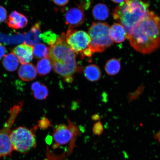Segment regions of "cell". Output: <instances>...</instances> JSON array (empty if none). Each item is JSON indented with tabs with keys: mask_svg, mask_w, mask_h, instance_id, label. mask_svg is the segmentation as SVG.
Segmentation results:
<instances>
[{
	"mask_svg": "<svg viewBox=\"0 0 160 160\" xmlns=\"http://www.w3.org/2000/svg\"><path fill=\"white\" fill-rule=\"evenodd\" d=\"M52 66L49 58L40 60L37 65V73L40 76H44L49 74L51 71Z\"/></svg>",
	"mask_w": 160,
	"mask_h": 160,
	"instance_id": "20",
	"label": "cell"
},
{
	"mask_svg": "<svg viewBox=\"0 0 160 160\" xmlns=\"http://www.w3.org/2000/svg\"><path fill=\"white\" fill-rule=\"evenodd\" d=\"M92 118L93 121H99L100 119H101V117L98 114H96L92 116Z\"/></svg>",
	"mask_w": 160,
	"mask_h": 160,
	"instance_id": "30",
	"label": "cell"
},
{
	"mask_svg": "<svg viewBox=\"0 0 160 160\" xmlns=\"http://www.w3.org/2000/svg\"><path fill=\"white\" fill-rule=\"evenodd\" d=\"M37 126L31 129L19 127L11 132V139L14 151L26 153L37 147L36 131Z\"/></svg>",
	"mask_w": 160,
	"mask_h": 160,
	"instance_id": "6",
	"label": "cell"
},
{
	"mask_svg": "<svg viewBox=\"0 0 160 160\" xmlns=\"http://www.w3.org/2000/svg\"><path fill=\"white\" fill-rule=\"evenodd\" d=\"M18 76L24 81H30L34 79L37 75V69L33 64H23L20 67L18 70Z\"/></svg>",
	"mask_w": 160,
	"mask_h": 160,
	"instance_id": "12",
	"label": "cell"
},
{
	"mask_svg": "<svg viewBox=\"0 0 160 160\" xmlns=\"http://www.w3.org/2000/svg\"><path fill=\"white\" fill-rule=\"evenodd\" d=\"M110 27L106 22H93L88 34L91 38V47L93 53H101L113 45L110 35Z\"/></svg>",
	"mask_w": 160,
	"mask_h": 160,
	"instance_id": "4",
	"label": "cell"
},
{
	"mask_svg": "<svg viewBox=\"0 0 160 160\" xmlns=\"http://www.w3.org/2000/svg\"><path fill=\"white\" fill-rule=\"evenodd\" d=\"M6 52H7V49L5 46L2 44L0 43V59L5 56Z\"/></svg>",
	"mask_w": 160,
	"mask_h": 160,
	"instance_id": "29",
	"label": "cell"
},
{
	"mask_svg": "<svg viewBox=\"0 0 160 160\" xmlns=\"http://www.w3.org/2000/svg\"><path fill=\"white\" fill-rule=\"evenodd\" d=\"M49 49L48 58L54 71L67 83L72 82L74 74L80 68L76 62V54L66 42L65 34L59 36L56 43Z\"/></svg>",
	"mask_w": 160,
	"mask_h": 160,
	"instance_id": "2",
	"label": "cell"
},
{
	"mask_svg": "<svg viewBox=\"0 0 160 160\" xmlns=\"http://www.w3.org/2000/svg\"><path fill=\"white\" fill-rule=\"evenodd\" d=\"M92 13L95 19L98 21H104L108 18L109 10L105 4L100 3L93 8Z\"/></svg>",
	"mask_w": 160,
	"mask_h": 160,
	"instance_id": "17",
	"label": "cell"
},
{
	"mask_svg": "<svg viewBox=\"0 0 160 160\" xmlns=\"http://www.w3.org/2000/svg\"><path fill=\"white\" fill-rule=\"evenodd\" d=\"M109 32L112 39L116 43L123 42L128 38L127 32L120 23L113 24L110 27Z\"/></svg>",
	"mask_w": 160,
	"mask_h": 160,
	"instance_id": "13",
	"label": "cell"
},
{
	"mask_svg": "<svg viewBox=\"0 0 160 160\" xmlns=\"http://www.w3.org/2000/svg\"><path fill=\"white\" fill-rule=\"evenodd\" d=\"M69 0H52L54 3L60 7L67 5Z\"/></svg>",
	"mask_w": 160,
	"mask_h": 160,
	"instance_id": "28",
	"label": "cell"
},
{
	"mask_svg": "<svg viewBox=\"0 0 160 160\" xmlns=\"http://www.w3.org/2000/svg\"><path fill=\"white\" fill-rule=\"evenodd\" d=\"M121 63L118 59L113 58L107 62L105 66L106 72L108 75L113 76L118 74L121 69Z\"/></svg>",
	"mask_w": 160,
	"mask_h": 160,
	"instance_id": "18",
	"label": "cell"
},
{
	"mask_svg": "<svg viewBox=\"0 0 160 160\" xmlns=\"http://www.w3.org/2000/svg\"><path fill=\"white\" fill-rule=\"evenodd\" d=\"M31 89L34 97L38 100H45L48 96L49 91L47 86L40 82H35L32 84Z\"/></svg>",
	"mask_w": 160,
	"mask_h": 160,
	"instance_id": "15",
	"label": "cell"
},
{
	"mask_svg": "<svg viewBox=\"0 0 160 160\" xmlns=\"http://www.w3.org/2000/svg\"><path fill=\"white\" fill-rule=\"evenodd\" d=\"M103 127L102 124L100 121H98L94 125L93 128V133L95 135H101L103 131Z\"/></svg>",
	"mask_w": 160,
	"mask_h": 160,
	"instance_id": "25",
	"label": "cell"
},
{
	"mask_svg": "<svg viewBox=\"0 0 160 160\" xmlns=\"http://www.w3.org/2000/svg\"><path fill=\"white\" fill-rule=\"evenodd\" d=\"M28 22L25 15L16 11L12 12L6 21L8 27L14 29L23 28L28 25Z\"/></svg>",
	"mask_w": 160,
	"mask_h": 160,
	"instance_id": "11",
	"label": "cell"
},
{
	"mask_svg": "<svg viewBox=\"0 0 160 160\" xmlns=\"http://www.w3.org/2000/svg\"><path fill=\"white\" fill-rule=\"evenodd\" d=\"M159 22H160V19Z\"/></svg>",
	"mask_w": 160,
	"mask_h": 160,
	"instance_id": "32",
	"label": "cell"
},
{
	"mask_svg": "<svg viewBox=\"0 0 160 160\" xmlns=\"http://www.w3.org/2000/svg\"><path fill=\"white\" fill-rule=\"evenodd\" d=\"M159 18L152 11L132 28L128 34L130 45L135 51L147 54L160 47Z\"/></svg>",
	"mask_w": 160,
	"mask_h": 160,
	"instance_id": "1",
	"label": "cell"
},
{
	"mask_svg": "<svg viewBox=\"0 0 160 160\" xmlns=\"http://www.w3.org/2000/svg\"><path fill=\"white\" fill-rule=\"evenodd\" d=\"M68 127L61 124L54 128L53 137L54 143V149L58 148L61 145L67 144L78 134L79 131L77 126L68 119Z\"/></svg>",
	"mask_w": 160,
	"mask_h": 160,
	"instance_id": "8",
	"label": "cell"
},
{
	"mask_svg": "<svg viewBox=\"0 0 160 160\" xmlns=\"http://www.w3.org/2000/svg\"><path fill=\"white\" fill-rule=\"evenodd\" d=\"M38 125L40 128L45 130L49 127H52L51 122L45 116L42 118L38 122Z\"/></svg>",
	"mask_w": 160,
	"mask_h": 160,
	"instance_id": "24",
	"label": "cell"
},
{
	"mask_svg": "<svg viewBox=\"0 0 160 160\" xmlns=\"http://www.w3.org/2000/svg\"><path fill=\"white\" fill-rule=\"evenodd\" d=\"M2 64L5 68L9 72L16 71L19 64L18 59L12 52L5 56Z\"/></svg>",
	"mask_w": 160,
	"mask_h": 160,
	"instance_id": "19",
	"label": "cell"
},
{
	"mask_svg": "<svg viewBox=\"0 0 160 160\" xmlns=\"http://www.w3.org/2000/svg\"><path fill=\"white\" fill-rule=\"evenodd\" d=\"M12 52L22 64L29 63L33 58V46L24 43L16 47Z\"/></svg>",
	"mask_w": 160,
	"mask_h": 160,
	"instance_id": "10",
	"label": "cell"
},
{
	"mask_svg": "<svg viewBox=\"0 0 160 160\" xmlns=\"http://www.w3.org/2000/svg\"><path fill=\"white\" fill-rule=\"evenodd\" d=\"M65 39L72 50L75 53L79 55L82 59L86 57H91L92 55L91 37L85 31L69 28L65 35Z\"/></svg>",
	"mask_w": 160,
	"mask_h": 160,
	"instance_id": "5",
	"label": "cell"
},
{
	"mask_svg": "<svg viewBox=\"0 0 160 160\" xmlns=\"http://www.w3.org/2000/svg\"><path fill=\"white\" fill-rule=\"evenodd\" d=\"M7 12L5 8L0 6V23L2 22L7 19Z\"/></svg>",
	"mask_w": 160,
	"mask_h": 160,
	"instance_id": "27",
	"label": "cell"
},
{
	"mask_svg": "<svg viewBox=\"0 0 160 160\" xmlns=\"http://www.w3.org/2000/svg\"><path fill=\"white\" fill-rule=\"evenodd\" d=\"M149 5L141 0H125L113 10V18L124 28L127 33L148 14Z\"/></svg>",
	"mask_w": 160,
	"mask_h": 160,
	"instance_id": "3",
	"label": "cell"
},
{
	"mask_svg": "<svg viewBox=\"0 0 160 160\" xmlns=\"http://www.w3.org/2000/svg\"><path fill=\"white\" fill-rule=\"evenodd\" d=\"M33 53L37 59L48 58L49 49L43 43H38L33 48Z\"/></svg>",
	"mask_w": 160,
	"mask_h": 160,
	"instance_id": "21",
	"label": "cell"
},
{
	"mask_svg": "<svg viewBox=\"0 0 160 160\" xmlns=\"http://www.w3.org/2000/svg\"><path fill=\"white\" fill-rule=\"evenodd\" d=\"M84 11V10L79 7L72 8L68 10L65 14L66 24L72 28L82 24L85 19Z\"/></svg>",
	"mask_w": 160,
	"mask_h": 160,
	"instance_id": "9",
	"label": "cell"
},
{
	"mask_svg": "<svg viewBox=\"0 0 160 160\" xmlns=\"http://www.w3.org/2000/svg\"><path fill=\"white\" fill-rule=\"evenodd\" d=\"M111 1L115 3H121L124 2L125 0H111Z\"/></svg>",
	"mask_w": 160,
	"mask_h": 160,
	"instance_id": "31",
	"label": "cell"
},
{
	"mask_svg": "<svg viewBox=\"0 0 160 160\" xmlns=\"http://www.w3.org/2000/svg\"><path fill=\"white\" fill-rule=\"evenodd\" d=\"M83 72L86 78L90 81H98L102 77L101 70L97 65L95 64L87 66L84 69Z\"/></svg>",
	"mask_w": 160,
	"mask_h": 160,
	"instance_id": "16",
	"label": "cell"
},
{
	"mask_svg": "<svg viewBox=\"0 0 160 160\" xmlns=\"http://www.w3.org/2000/svg\"><path fill=\"white\" fill-rule=\"evenodd\" d=\"M91 0H80L78 7L82 8L84 10L88 9L91 5Z\"/></svg>",
	"mask_w": 160,
	"mask_h": 160,
	"instance_id": "26",
	"label": "cell"
},
{
	"mask_svg": "<svg viewBox=\"0 0 160 160\" xmlns=\"http://www.w3.org/2000/svg\"><path fill=\"white\" fill-rule=\"evenodd\" d=\"M23 104L22 102H19L11 108L8 119L0 130V158L11 156L14 151L11 139V128Z\"/></svg>",
	"mask_w": 160,
	"mask_h": 160,
	"instance_id": "7",
	"label": "cell"
},
{
	"mask_svg": "<svg viewBox=\"0 0 160 160\" xmlns=\"http://www.w3.org/2000/svg\"><path fill=\"white\" fill-rule=\"evenodd\" d=\"M58 36L51 30L44 32L40 35V38L43 42L50 46L56 43Z\"/></svg>",
	"mask_w": 160,
	"mask_h": 160,
	"instance_id": "22",
	"label": "cell"
},
{
	"mask_svg": "<svg viewBox=\"0 0 160 160\" xmlns=\"http://www.w3.org/2000/svg\"><path fill=\"white\" fill-rule=\"evenodd\" d=\"M145 88V86L142 84L135 91L130 93L128 95V100L129 102H131L135 100L138 98L139 96L142 94Z\"/></svg>",
	"mask_w": 160,
	"mask_h": 160,
	"instance_id": "23",
	"label": "cell"
},
{
	"mask_svg": "<svg viewBox=\"0 0 160 160\" xmlns=\"http://www.w3.org/2000/svg\"><path fill=\"white\" fill-rule=\"evenodd\" d=\"M41 34L40 24L39 22L36 23L29 32L25 34V42L32 46L37 44L41 41L40 37Z\"/></svg>",
	"mask_w": 160,
	"mask_h": 160,
	"instance_id": "14",
	"label": "cell"
}]
</instances>
